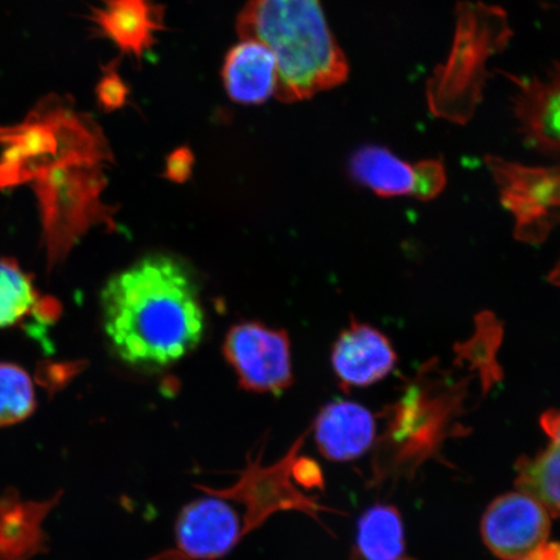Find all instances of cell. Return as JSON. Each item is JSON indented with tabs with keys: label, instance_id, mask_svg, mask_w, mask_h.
<instances>
[{
	"label": "cell",
	"instance_id": "ffe728a7",
	"mask_svg": "<svg viewBox=\"0 0 560 560\" xmlns=\"http://www.w3.org/2000/svg\"><path fill=\"white\" fill-rule=\"evenodd\" d=\"M291 474L292 479H295L298 485L306 489L324 486V476H322L319 465L313 459L295 457L292 462Z\"/></svg>",
	"mask_w": 560,
	"mask_h": 560
},
{
	"label": "cell",
	"instance_id": "cb8c5ba5",
	"mask_svg": "<svg viewBox=\"0 0 560 560\" xmlns=\"http://www.w3.org/2000/svg\"><path fill=\"white\" fill-rule=\"evenodd\" d=\"M551 282H555L557 283L558 285H560V262L559 265L557 266V269L555 271H552V275H551Z\"/></svg>",
	"mask_w": 560,
	"mask_h": 560
},
{
	"label": "cell",
	"instance_id": "9c48e42d",
	"mask_svg": "<svg viewBox=\"0 0 560 560\" xmlns=\"http://www.w3.org/2000/svg\"><path fill=\"white\" fill-rule=\"evenodd\" d=\"M244 536L236 511L215 497L195 500L182 509L175 537L179 551L198 560H213L229 555Z\"/></svg>",
	"mask_w": 560,
	"mask_h": 560
},
{
	"label": "cell",
	"instance_id": "2e32d148",
	"mask_svg": "<svg viewBox=\"0 0 560 560\" xmlns=\"http://www.w3.org/2000/svg\"><path fill=\"white\" fill-rule=\"evenodd\" d=\"M515 485L555 517H560V450L550 445L534 457H522L515 466Z\"/></svg>",
	"mask_w": 560,
	"mask_h": 560
},
{
	"label": "cell",
	"instance_id": "277c9868",
	"mask_svg": "<svg viewBox=\"0 0 560 560\" xmlns=\"http://www.w3.org/2000/svg\"><path fill=\"white\" fill-rule=\"evenodd\" d=\"M223 354L245 390L279 396L293 382L291 342L284 331L257 322L236 325L226 336Z\"/></svg>",
	"mask_w": 560,
	"mask_h": 560
},
{
	"label": "cell",
	"instance_id": "8992f818",
	"mask_svg": "<svg viewBox=\"0 0 560 560\" xmlns=\"http://www.w3.org/2000/svg\"><path fill=\"white\" fill-rule=\"evenodd\" d=\"M502 199L516 217L522 236L540 240L560 219V167L541 170L488 159Z\"/></svg>",
	"mask_w": 560,
	"mask_h": 560
},
{
	"label": "cell",
	"instance_id": "52a82bcc",
	"mask_svg": "<svg viewBox=\"0 0 560 560\" xmlns=\"http://www.w3.org/2000/svg\"><path fill=\"white\" fill-rule=\"evenodd\" d=\"M481 537L487 548L503 560H523L548 541V511L523 492L503 494L482 515Z\"/></svg>",
	"mask_w": 560,
	"mask_h": 560
},
{
	"label": "cell",
	"instance_id": "5bb4252c",
	"mask_svg": "<svg viewBox=\"0 0 560 560\" xmlns=\"http://www.w3.org/2000/svg\"><path fill=\"white\" fill-rule=\"evenodd\" d=\"M94 23L124 52L140 58L163 30V12L152 0H104L94 11Z\"/></svg>",
	"mask_w": 560,
	"mask_h": 560
},
{
	"label": "cell",
	"instance_id": "30bf717a",
	"mask_svg": "<svg viewBox=\"0 0 560 560\" xmlns=\"http://www.w3.org/2000/svg\"><path fill=\"white\" fill-rule=\"evenodd\" d=\"M389 340L369 325L353 322L336 340L332 368L345 388L368 387L387 376L396 366Z\"/></svg>",
	"mask_w": 560,
	"mask_h": 560
},
{
	"label": "cell",
	"instance_id": "44dd1931",
	"mask_svg": "<svg viewBox=\"0 0 560 560\" xmlns=\"http://www.w3.org/2000/svg\"><path fill=\"white\" fill-rule=\"evenodd\" d=\"M540 422L546 435L550 438L551 444L560 450V409L546 411Z\"/></svg>",
	"mask_w": 560,
	"mask_h": 560
},
{
	"label": "cell",
	"instance_id": "ba28073f",
	"mask_svg": "<svg viewBox=\"0 0 560 560\" xmlns=\"http://www.w3.org/2000/svg\"><path fill=\"white\" fill-rule=\"evenodd\" d=\"M350 173L361 185L384 198L412 196L431 200L446 185L445 166L440 160L409 164L377 145L357 150L350 159Z\"/></svg>",
	"mask_w": 560,
	"mask_h": 560
},
{
	"label": "cell",
	"instance_id": "3957f363",
	"mask_svg": "<svg viewBox=\"0 0 560 560\" xmlns=\"http://www.w3.org/2000/svg\"><path fill=\"white\" fill-rule=\"evenodd\" d=\"M508 37L505 13L480 3L459 5L452 54L430 81L429 103L435 116L460 124L472 116L485 83L486 61Z\"/></svg>",
	"mask_w": 560,
	"mask_h": 560
},
{
	"label": "cell",
	"instance_id": "7a4b0ae2",
	"mask_svg": "<svg viewBox=\"0 0 560 560\" xmlns=\"http://www.w3.org/2000/svg\"><path fill=\"white\" fill-rule=\"evenodd\" d=\"M237 34L275 52L276 96L283 103L310 100L347 80L346 56L319 0H249L237 18Z\"/></svg>",
	"mask_w": 560,
	"mask_h": 560
},
{
	"label": "cell",
	"instance_id": "e0dca14e",
	"mask_svg": "<svg viewBox=\"0 0 560 560\" xmlns=\"http://www.w3.org/2000/svg\"><path fill=\"white\" fill-rule=\"evenodd\" d=\"M40 296L33 279L11 258H0V328L20 326L34 317Z\"/></svg>",
	"mask_w": 560,
	"mask_h": 560
},
{
	"label": "cell",
	"instance_id": "8fae6325",
	"mask_svg": "<svg viewBox=\"0 0 560 560\" xmlns=\"http://www.w3.org/2000/svg\"><path fill=\"white\" fill-rule=\"evenodd\" d=\"M60 497L27 501L12 488L0 494V560H31L47 550L44 524Z\"/></svg>",
	"mask_w": 560,
	"mask_h": 560
},
{
	"label": "cell",
	"instance_id": "603a6c76",
	"mask_svg": "<svg viewBox=\"0 0 560 560\" xmlns=\"http://www.w3.org/2000/svg\"><path fill=\"white\" fill-rule=\"evenodd\" d=\"M150 560H198L190 558L179 550H170L161 552V555L151 558Z\"/></svg>",
	"mask_w": 560,
	"mask_h": 560
},
{
	"label": "cell",
	"instance_id": "ac0fdd59",
	"mask_svg": "<svg viewBox=\"0 0 560 560\" xmlns=\"http://www.w3.org/2000/svg\"><path fill=\"white\" fill-rule=\"evenodd\" d=\"M35 408L37 396L30 373L16 363L0 362V427L24 422Z\"/></svg>",
	"mask_w": 560,
	"mask_h": 560
},
{
	"label": "cell",
	"instance_id": "9a60e30c",
	"mask_svg": "<svg viewBox=\"0 0 560 560\" xmlns=\"http://www.w3.org/2000/svg\"><path fill=\"white\" fill-rule=\"evenodd\" d=\"M405 551L404 524L396 508L375 505L360 517L355 560H398Z\"/></svg>",
	"mask_w": 560,
	"mask_h": 560
},
{
	"label": "cell",
	"instance_id": "d6986e66",
	"mask_svg": "<svg viewBox=\"0 0 560 560\" xmlns=\"http://www.w3.org/2000/svg\"><path fill=\"white\" fill-rule=\"evenodd\" d=\"M128 90L116 72L104 74L101 85L97 86V97L105 109L114 110L120 108L126 102Z\"/></svg>",
	"mask_w": 560,
	"mask_h": 560
},
{
	"label": "cell",
	"instance_id": "4fadbf2b",
	"mask_svg": "<svg viewBox=\"0 0 560 560\" xmlns=\"http://www.w3.org/2000/svg\"><path fill=\"white\" fill-rule=\"evenodd\" d=\"M229 96L240 104H262L276 95L278 61L261 42L243 39L229 51L222 69Z\"/></svg>",
	"mask_w": 560,
	"mask_h": 560
},
{
	"label": "cell",
	"instance_id": "6da1fadb",
	"mask_svg": "<svg viewBox=\"0 0 560 560\" xmlns=\"http://www.w3.org/2000/svg\"><path fill=\"white\" fill-rule=\"evenodd\" d=\"M112 353L126 366L159 371L198 347L206 332L199 284L185 261L152 254L112 276L101 292Z\"/></svg>",
	"mask_w": 560,
	"mask_h": 560
},
{
	"label": "cell",
	"instance_id": "d4e9b609",
	"mask_svg": "<svg viewBox=\"0 0 560 560\" xmlns=\"http://www.w3.org/2000/svg\"><path fill=\"white\" fill-rule=\"evenodd\" d=\"M352 560H355V559H354V558H352ZM398 560H416V559H411V558L402 557L401 559H398Z\"/></svg>",
	"mask_w": 560,
	"mask_h": 560
},
{
	"label": "cell",
	"instance_id": "7402d4cb",
	"mask_svg": "<svg viewBox=\"0 0 560 560\" xmlns=\"http://www.w3.org/2000/svg\"><path fill=\"white\" fill-rule=\"evenodd\" d=\"M523 560H560V542H544Z\"/></svg>",
	"mask_w": 560,
	"mask_h": 560
},
{
	"label": "cell",
	"instance_id": "7c38bea8",
	"mask_svg": "<svg viewBox=\"0 0 560 560\" xmlns=\"http://www.w3.org/2000/svg\"><path fill=\"white\" fill-rule=\"evenodd\" d=\"M375 418L360 404L339 400L325 406L314 420V439L324 457L347 462L361 457L374 443Z\"/></svg>",
	"mask_w": 560,
	"mask_h": 560
},
{
	"label": "cell",
	"instance_id": "5b68a950",
	"mask_svg": "<svg viewBox=\"0 0 560 560\" xmlns=\"http://www.w3.org/2000/svg\"><path fill=\"white\" fill-rule=\"evenodd\" d=\"M304 439L300 438L278 464L261 466V454L256 460L248 458V466L242 472V478L234 487L226 490H212L202 488L206 492L215 495L226 497L241 501L247 506V515L244 520V535L260 527L271 514L282 510H300L313 515L317 520V513L325 510L314 502L310 497L304 495L292 485L291 466L299 451L303 447Z\"/></svg>",
	"mask_w": 560,
	"mask_h": 560
}]
</instances>
